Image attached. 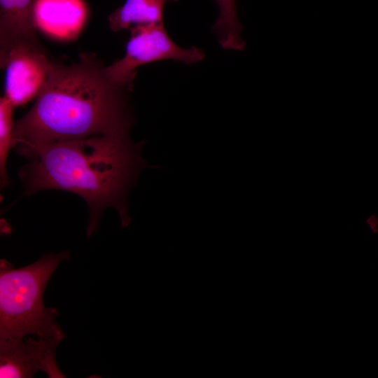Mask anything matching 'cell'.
Segmentation results:
<instances>
[{
    "mask_svg": "<svg viewBox=\"0 0 378 378\" xmlns=\"http://www.w3.org/2000/svg\"><path fill=\"white\" fill-rule=\"evenodd\" d=\"M145 141L130 134L97 135L43 144L20 153L27 160L20 176L25 195L56 189L81 197L90 209L87 234L98 227L108 207L118 211L123 227L129 225L127 195L148 165L141 153Z\"/></svg>",
    "mask_w": 378,
    "mask_h": 378,
    "instance_id": "obj_1",
    "label": "cell"
},
{
    "mask_svg": "<svg viewBox=\"0 0 378 378\" xmlns=\"http://www.w3.org/2000/svg\"><path fill=\"white\" fill-rule=\"evenodd\" d=\"M129 92L92 55H81L70 65L52 63L34 105L15 122L13 147L20 153L56 141L130 134Z\"/></svg>",
    "mask_w": 378,
    "mask_h": 378,
    "instance_id": "obj_2",
    "label": "cell"
},
{
    "mask_svg": "<svg viewBox=\"0 0 378 378\" xmlns=\"http://www.w3.org/2000/svg\"><path fill=\"white\" fill-rule=\"evenodd\" d=\"M69 251L49 253L27 266L15 268L0 260V343L27 336L65 337L56 322L58 312L43 304L45 288Z\"/></svg>",
    "mask_w": 378,
    "mask_h": 378,
    "instance_id": "obj_3",
    "label": "cell"
},
{
    "mask_svg": "<svg viewBox=\"0 0 378 378\" xmlns=\"http://www.w3.org/2000/svg\"><path fill=\"white\" fill-rule=\"evenodd\" d=\"M124 56L106 66L110 78L132 91L137 69L154 62L172 59L192 64L204 57V52L195 46L183 48L170 38L163 22L132 27Z\"/></svg>",
    "mask_w": 378,
    "mask_h": 378,
    "instance_id": "obj_4",
    "label": "cell"
},
{
    "mask_svg": "<svg viewBox=\"0 0 378 378\" xmlns=\"http://www.w3.org/2000/svg\"><path fill=\"white\" fill-rule=\"evenodd\" d=\"M0 65L6 69L4 96L16 107L36 99L48 80L52 62L46 51L17 46Z\"/></svg>",
    "mask_w": 378,
    "mask_h": 378,
    "instance_id": "obj_5",
    "label": "cell"
},
{
    "mask_svg": "<svg viewBox=\"0 0 378 378\" xmlns=\"http://www.w3.org/2000/svg\"><path fill=\"white\" fill-rule=\"evenodd\" d=\"M62 340L31 335L0 343V377L30 378L38 371L48 377H64L57 365L55 351Z\"/></svg>",
    "mask_w": 378,
    "mask_h": 378,
    "instance_id": "obj_6",
    "label": "cell"
},
{
    "mask_svg": "<svg viewBox=\"0 0 378 378\" xmlns=\"http://www.w3.org/2000/svg\"><path fill=\"white\" fill-rule=\"evenodd\" d=\"M36 0H0V64L17 46L46 51L41 44L34 18Z\"/></svg>",
    "mask_w": 378,
    "mask_h": 378,
    "instance_id": "obj_7",
    "label": "cell"
},
{
    "mask_svg": "<svg viewBox=\"0 0 378 378\" xmlns=\"http://www.w3.org/2000/svg\"><path fill=\"white\" fill-rule=\"evenodd\" d=\"M85 16L83 0H36L34 10L36 27L46 29L80 26Z\"/></svg>",
    "mask_w": 378,
    "mask_h": 378,
    "instance_id": "obj_8",
    "label": "cell"
},
{
    "mask_svg": "<svg viewBox=\"0 0 378 378\" xmlns=\"http://www.w3.org/2000/svg\"><path fill=\"white\" fill-rule=\"evenodd\" d=\"M177 0H125L108 17L110 29L118 31L139 24L162 22L164 5Z\"/></svg>",
    "mask_w": 378,
    "mask_h": 378,
    "instance_id": "obj_9",
    "label": "cell"
},
{
    "mask_svg": "<svg viewBox=\"0 0 378 378\" xmlns=\"http://www.w3.org/2000/svg\"><path fill=\"white\" fill-rule=\"evenodd\" d=\"M214 1L219 8V16L214 31L219 44L226 50H243L244 42L240 36L241 25L237 15L235 0Z\"/></svg>",
    "mask_w": 378,
    "mask_h": 378,
    "instance_id": "obj_10",
    "label": "cell"
},
{
    "mask_svg": "<svg viewBox=\"0 0 378 378\" xmlns=\"http://www.w3.org/2000/svg\"><path fill=\"white\" fill-rule=\"evenodd\" d=\"M15 106L4 97L0 98V179L1 187L9 183L6 162L10 149L13 147V110Z\"/></svg>",
    "mask_w": 378,
    "mask_h": 378,
    "instance_id": "obj_11",
    "label": "cell"
},
{
    "mask_svg": "<svg viewBox=\"0 0 378 378\" xmlns=\"http://www.w3.org/2000/svg\"><path fill=\"white\" fill-rule=\"evenodd\" d=\"M367 223L374 232H378V216H371L367 220Z\"/></svg>",
    "mask_w": 378,
    "mask_h": 378,
    "instance_id": "obj_12",
    "label": "cell"
}]
</instances>
